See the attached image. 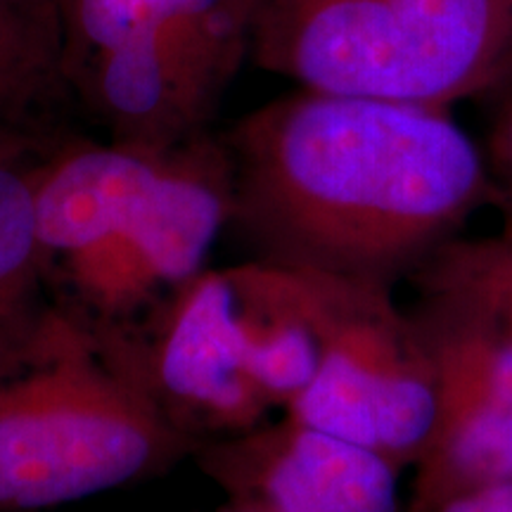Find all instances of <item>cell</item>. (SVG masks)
<instances>
[{
	"mask_svg": "<svg viewBox=\"0 0 512 512\" xmlns=\"http://www.w3.org/2000/svg\"><path fill=\"white\" fill-rule=\"evenodd\" d=\"M152 373L166 401L214 427L247 430L271 411L249 373L233 273L200 271L178 287Z\"/></svg>",
	"mask_w": 512,
	"mask_h": 512,
	"instance_id": "8",
	"label": "cell"
},
{
	"mask_svg": "<svg viewBox=\"0 0 512 512\" xmlns=\"http://www.w3.org/2000/svg\"><path fill=\"white\" fill-rule=\"evenodd\" d=\"M406 512H415V510H411V508H408V510H406Z\"/></svg>",
	"mask_w": 512,
	"mask_h": 512,
	"instance_id": "17",
	"label": "cell"
},
{
	"mask_svg": "<svg viewBox=\"0 0 512 512\" xmlns=\"http://www.w3.org/2000/svg\"><path fill=\"white\" fill-rule=\"evenodd\" d=\"M432 512H512V482L456 496Z\"/></svg>",
	"mask_w": 512,
	"mask_h": 512,
	"instance_id": "14",
	"label": "cell"
},
{
	"mask_svg": "<svg viewBox=\"0 0 512 512\" xmlns=\"http://www.w3.org/2000/svg\"><path fill=\"white\" fill-rule=\"evenodd\" d=\"M505 5H508V15H510V57H508V83H505V91L501 93V98L512 91V0H505Z\"/></svg>",
	"mask_w": 512,
	"mask_h": 512,
	"instance_id": "15",
	"label": "cell"
},
{
	"mask_svg": "<svg viewBox=\"0 0 512 512\" xmlns=\"http://www.w3.org/2000/svg\"><path fill=\"white\" fill-rule=\"evenodd\" d=\"M36 169L0 126V380L36 361L53 325L41 311L48 254L38 238Z\"/></svg>",
	"mask_w": 512,
	"mask_h": 512,
	"instance_id": "10",
	"label": "cell"
},
{
	"mask_svg": "<svg viewBox=\"0 0 512 512\" xmlns=\"http://www.w3.org/2000/svg\"><path fill=\"white\" fill-rule=\"evenodd\" d=\"M181 441L155 396L53 318L36 361L0 380V508L117 489L159 470Z\"/></svg>",
	"mask_w": 512,
	"mask_h": 512,
	"instance_id": "3",
	"label": "cell"
},
{
	"mask_svg": "<svg viewBox=\"0 0 512 512\" xmlns=\"http://www.w3.org/2000/svg\"><path fill=\"white\" fill-rule=\"evenodd\" d=\"M221 512H266V510L256 503H230L228 508Z\"/></svg>",
	"mask_w": 512,
	"mask_h": 512,
	"instance_id": "16",
	"label": "cell"
},
{
	"mask_svg": "<svg viewBox=\"0 0 512 512\" xmlns=\"http://www.w3.org/2000/svg\"><path fill=\"white\" fill-rule=\"evenodd\" d=\"M415 285L411 313L432 361L437 415L408 508L432 512L512 482V323L475 294Z\"/></svg>",
	"mask_w": 512,
	"mask_h": 512,
	"instance_id": "5",
	"label": "cell"
},
{
	"mask_svg": "<svg viewBox=\"0 0 512 512\" xmlns=\"http://www.w3.org/2000/svg\"><path fill=\"white\" fill-rule=\"evenodd\" d=\"M233 216V174L209 150H174L157 190L119 233L64 259L83 297L105 313L131 311L164 285L202 271Z\"/></svg>",
	"mask_w": 512,
	"mask_h": 512,
	"instance_id": "6",
	"label": "cell"
},
{
	"mask_svg": "<svg viewBox=\"0 0 512 512\" xmlns=\"http://www.w3.org/2000/svg\"><path fill=\"white\" fill-rule=\"evenodd\" d=\"M320 342L316 375L287 418L415 467L437 415L434 370L392 285L306 268Z\"/></svg>",
	"mask_w": 512,
	"mask_h": 512,
	"instance_id": "4",
	"label": "cell"
},
{
	"mask_svg": "<svg viewBox=\"0 0 512 512\" xmlns=\"http://www.w3.org/2000/svg\"><path fill=\"white\" fill-rule=\"evenodd\" d=\"M247 48L306 91L451 110L505 91V0H254Z\"/></svg>",
	"mask_w": 512,
	"mask_h": 512,
	"instance_id": "2",
	"label": "cell"
},
{
	"mask_svg": "<svg viewBox=\"0 0 512 512\" xmlns=\"http://www.w3.org/2000/svg\"><path fill=\"white\" fill-rule=\"evenodd\" d=\"M233 214L266 259L396 285L496 207L486 155L439 107L302 88L233 133Z\"/></svg>",
	"mask_w": 512,
	"mask_h": 512,
	"instance_id": "1",
	"label": "cell"
},
{
	"mask_svg": "<svg viewBox=\"0 0 512 512\" xmlns=\"http://www.w3.org/2000/svg\"><path fill=\"white\" fill-rule=\"evenodd\" d=\"M411 280L475 294L512 323V228L486 238L460 235L418 268Z\"/></svg>",
	"mask_w": 512,
	"mask_h": 512,
	"instance_id": "12",
	"label": "cell"
},
{
	"mask_svg": "<svg viewBox=\"0 0 512 512\" xmlns=\"http://www.w3.org/2000/svg\"><path fill=\"white\" fill-rule=\"evenodd\" d=\"M67 81L64 0H0V126Z\"/></svg>",
	"mask_w": 512,
	"mask_h": 512,
	"instance_id": "11",
	"label": "cell"
},
{
	"mask_svg": "<svg viewBox=\"0 0 512 512\" xmlns=\"http://www.w3.org/2000/svg\"><path fill=\"white\" fill-rule=\"evenodd\" d=\"M174 150L114 140L72 147L38 166L36 221L48 259L64 261L119 233L157 190Z\"/></svg>",
	"mask_w": 512,
	"mask_h": 512,
	"instance_id": "9",
	"label": "cell"
},
{
	"mask_svg": "<svg viewBox=\"0 0 512 512\" xmlns=\"http://www.w3.org/2000/svg\"><path fill=\"white\" fill-rule=\"evenodd\" d=\"M209 467L268 512H401L399 465L292 418L216 448Z\"/></svg>",
	"mask_w": 512,
	"mask_h": 512,
	"instance_id": "7",
	"label": "cell"
},
{
	"mask_svg": "<svg viewBox=\"0 0 512 512\" xmlns=\"http://www.w3.org/2000/svg\"><path fill=\"white\" fill-rule=\"evenodd\" d=\"M501 100V112L489 136L486 164L496 185V207L503 214V228H512V91Z\"/></svg>",
	"mask_w": 512,
	"mask_h": 512,
	"instance_id": "13",
	"label": "cell"
}]
</instances>
